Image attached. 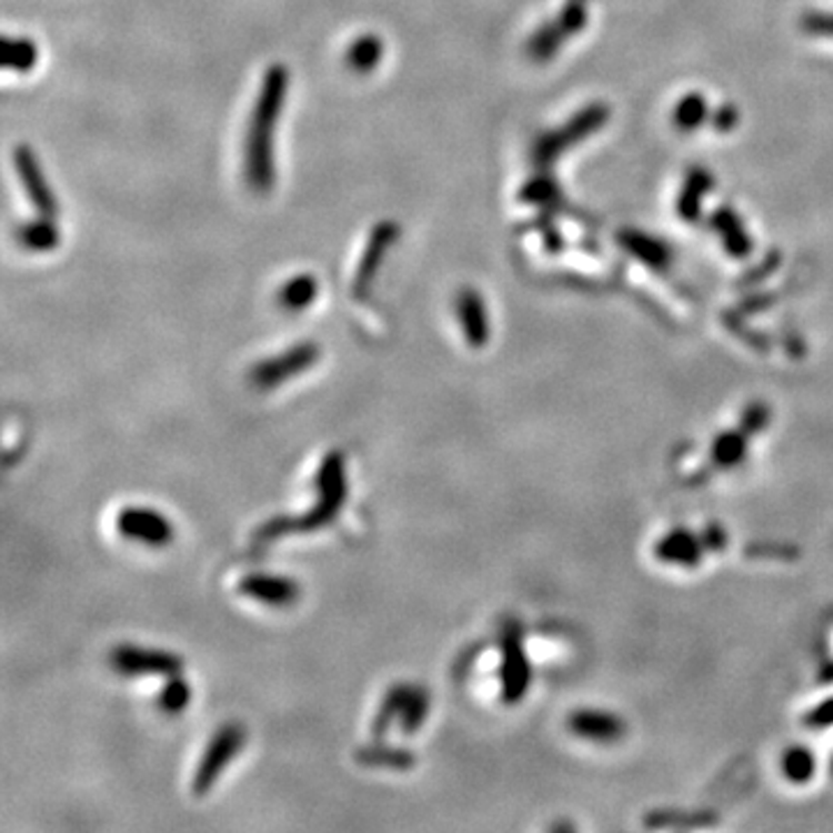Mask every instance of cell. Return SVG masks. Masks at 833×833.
<instances>
[{
  "instance_id": "cell-8",
  "label": "cell",
  "mask_w": 833,
  "mask_h": 833,
  "mask_svg": "<svg viewBox=\"0 0 833 833\" xmlns=\"http://www.w3.org/2000/svg\"><path fill=\"white\" fill-rule=\"evenodd\" d=\"M401 230L394 220H382L380 225L373 228L371 237H369V243L364 248V253H361V260H359V267L354 271V281H352V294L357 299H367V294L371 292L373 288V281L375 275L384 262V255L387 250L392 248L399 239Z\"/></svg>"
},
{
  "instance_id": "cell-31",
  "label": "cell",
  "mask_w": 833,
  "mask_h": 833,
  "mask_svg": "<svg viewBox=\"0 0 833 833\" xmlns=\"http://www.w3.org/2000/svg\"><path fill=\"white\" fill-rule=\"evenodd\" d=\"M747 555H762V559H799V551L792 549V546H766V544H757V546H750L747 549Z\"/></svg>"
},
{
  "instance_id": "cell-16",
  "label": "cell",
  "mask_w": 833,
  "mask_h": 833,
  "mask_svg": "<svg viewBox=\"0 0 833 833\" xmlns=\"http://www.w3.org/2000/svg\"><path fill=\"white\" fill-rule=\"evenodd\" d=\"M747 440L750 435H745L741 429H732V431H722L713 444H711V461L715 468H722V470H730V468H736L743 463L745 454H747Z\"/></svg>"
},
{
  "instance_id": "cell-21",
  "label": "cell",
  "mask_w": 833,
  "mask_h": 833,
  "mask_svg": "<svg viewBox=\"0 0 833 833\" xmlns=\"http://www.w3.org/2000/svg\"><path fill=\"white\" fill-rule=\"evenodd\" d=\"M408 692H410V685L408 683H397L392 690H389L384 694V700L373 717V725H371V732L375 739H382L387 734V730L392 727V722L397 717H401V711H403V704L408 700Z\"/></svg>"
},
{
  "instance_id": "cell-27",
  "label": "cell",
  "mask_w": 833,
  "mask_h": 833,
  "mask_svg": "<svg viewBox=\"0 0 833 833\" xmlns=\"http://www.w3.org/2000/svg\"><path fill=\"white\" fill-rule=\"evenodd\" d=\"M717 220H720L717 222L720 230H725V234H727V245H730L732 253H741V255L747 253V239H745L741 225L736 222V218L725 211V213L717 215Z\"/></svg>"
},
{
  "instance_id": "cell-11",
  "label": "cell",
  "mask_w": 833,
  "mask_h": 833,
  "mask_svg": "<svg viewBox=\"0 0 833 833\" xmlns=\"http://www.w3.org/2000/svg\"><path fill=\"white\" fill-rule=\"evenodd\" d=\"M568 730L581 739H589L595 743H616L628 732L621 715L598 709H581L570 713Z\"/></svg>"
},
{
  "instance_id": "cell-3",
  "label": "cell",
  "mask_w": 833,
  "mask_h": 833,
  "mask_svg": "<svg viewBox=\"0 0 833 833\" xmlns=\"http://www.w3.org/2000/svg\"><path fill=\"white\" fill-rule=\"evenodd\" d=\"M533 670L525 655L519 625L510 623L500 639V697L505 704H519L531 690Z\"/></svg>"
},
{
  "instance_id": "cell-32",
  "label": "cell",
  "mask_w": 833,
  "mask_h": 833,
  "mask_svg": "<svg viewBox=\"0 0 833 833\" xmlns=\"http://www.w3.org/2000/svg\"><path fill=\"white\" fill-rule=\"evenodd\" d=\"M805 28L813 33H824L833 36V14H815L805 19Z\"/></svg>"
},
{
  "instance_id": "cell-20",
  "label": "cell",
  "mask_w": 833,
  "mask_h": 833,
  "mask_svg": "<svg viewBox=\"0 0 833 833\" xmlns=\"http://www.w3.org/2000/svg\"><path fill=\"white\" fill-rule=\"evenodd\" d=\"M817 769V760L811 747L805 745H792L785 750L783 755V773L790 783L794 785H805L813 781Z\"/></svg>"
},
{
  "instance_id": "cell-13",
  "label": "cell",
  "mask_w": 833,
  "mask_h": 833,
  "mask_svg": "<svg viewBox=\"0 0 833 833\" xmlns=\"http://www.w3.org/2000/svg\"><path fill=\"white\" fill-rule=\"evenodd\" d=\"M704 544L702 538L685 531V528H676V531L666 533L655 544V559L666 565H681V568H697L704 559Z\"/></svg>"
},
{
  "instance_id": "cell-12",
  "label": "cell",
  "mask_w": 833,
  "mask_h": 833,
  "mask_svg": "<svg viewBox=\"0 0 833 833\" xmlns=\"http://www.w3.org/2000/svg\"><path fill=\"white\" fill-rule=\"evenodd\" d=\"M456 318L463 329V339L470 348H484L491 339L489 311L482 294L472 288H465L456 297Z\"/></svg>"
},
{
  "instance_id": "cell-28",
  "label": "cell",
  "mask_w": 833,
  "mask_h": 833,
  "mask_svg": "<svg viewBox=\"0 0 833 833\" xmlns=\"http://www.w3.org/2000/svg\"><path fill=\"white\" fill-rule=\"evenodd\" d=\"M833 725V697L820 702L809 713L803 715V727L805 730H826Z\"/></svg>"
},
{
  "instance_id": "cell-22",
  "label": "cell",
  "mask_w": 833,
  "mask_h": 833,
  "mask_svg": "<svg viewBox=\"0 0 833 833\" xmlns=\"http://www.w3.org/2000/svg\"><path fill=\"white\" fill-rule=\"evenodd\" d=\"M429 692L420 685H410V692H408V700L403 704V711H401V730L403 734H414L416 730H420L424 725V720L429 715Z\"/></svg>"
},
{
  "instance_id": "cell-14",
  "label": "cell",
  "mask_w": 833,
  "mask_h": 833,
  "mask_svg": "<svg viewBox=\"0 0 833 833\" xmlns=\"http://www.w3.org/2000/svg\"><path fill=\"white\" fill-rule=\"evenodd\" d=\"M17 241L31 253H49L61 241V230L53 218L38 215V220H26L17 228Z\"/></svg>"
},
{
  "instance_id": "cell-18",
  "label": "cell",
  "mask_w": 833,
  "mask_h": 833,
  "mask_svg": "<svg viewBox=\"0 0 833 833\" xmlns=\"http://www.w3.org/2000/svg\"><path fill=\"white\" fill-rule=\"evenodd\" d=\"M382 53H384V44L378 36H361L357 38L348 51H345V63L350 70L364 74V72H371L378 68V63L382 61Z\"/></svg>"
},
{
  "instance_id": "cell-19",
  "label": "cell",
  "mask_w": 833,
  "mask_h": 833,
  "mask_svg": "<svg viewBox=\"0 0 833 833\" xmlns=\"http://www.w3.org/2000/svg\"><path fill=\"white\" fill-rule=\"evenodd\" d=\"M40 49L31 38H6L3 44V68L10 72L26 74L38 66Z\"/></svg>"
},
{
  "instance_id": "cell-17",
  "label": "cell",
  "mask_w": 833,
  "mask_h": 833,
  "mask_svg": "<svg viewBox=\"0 0 833 833\" xmlns=\"http://www.w3.org/2000/svg\"><path fill=\"white\" fill-rule=\"evenodd\" d=\"M318 290H320L318 278H313L311 273H299V275H292L290 281L278 290V303H281V309L290 313H299L303 309H309V305L315 301Z\"/></svg>"
},
{
  "instance_id": "cell-33",
  "label": "cell",
  "mask_w": 833,
  "mask_h": 833,
  "mask_svg": "<svg viewBox=\"0 0 833 833\" xmlns=\"http://www.w3.org/2000/svg\"><path fill=\"white\" fill-rule=\"evenodd\" d=\"M831 775H833V760H831Z\"/></svg>"
},
{
  "instance_id": "cell-15",
  "label": "cell",
  "mask_w": 833,
  "mask_h": 833,
  "mask_svg": "<svg viewBox=\"0 0 833 833\" xmlns=\"http://www.w3.org/2000/svg\"><path fill=\"white\" fill-rule=\"evenodd\" d=\"M354 760L361 766H373V769H392V771H408L416 764L414 753L403 747H389V745H367L359 747Z\"/></svg>"
},
{
  "instance_id": "cell-4",
  "label": "cell",
  "mask_w": 833,
  "mask_h": 833,
  "mask_svg": "<svg viewBox=\"0 0 833 833\" xmlns=\"http://www.w3.org/2000/svg\"><path fill=\"white\" fill-rule=\"evenodd\" d=\"M245 745V730L239 722H228L222 725L209 747L204 750V755L198 764V771H194L192 777V792L198 796H204L211 792V787L218 783L220 773L230 766V762L237 757L239 750Z\"/></svg>"
},
{
  "instance_id": "cell-7",
  "label": "cell",
  "mask_w": 833,
  "mask_h": 833,
  "mask_svg": "<svg viewBox=\"0 0 833 833\" xmlns=\"http://www.w3.org/2000/svg\"><path fill=\"white\" fill-rule=\"evenodd\" d=\"M117 531L126 540L153 549L172 544L174 540L172 521L151 508H123L117 516Z\"/></svg>"
},
{
  "instance_id": "cell-10",
  "label": "cell",
  "mask_w": 833,
  "mask_h": 833,
  "mask_svg": "<svg viewBox=\"0 0 833 833\" xmlns=\"http://www.w3.org/2000/svg\"><path fill=\"white\" fill-rule=\"evenodd\" d=\"M239 593L243 598L262 602L267 606L283 609V606H292L299 600L301 586L288 576H271V574L253 572L239 581Z\"/></svg>"
},
{
  "instance_id": "cell-23",
  "label": "cell",
  "mask_w": 833,
  "mask_h": 833,
  "mask_svg": "<svg viewBox=\"0 0 833 833\" xmlns=\"http://www.w3.org/2000/svg\"><path fill=\"white\" fill-rule=\"evenodd\" d=\"M188 704H190V685H188V681H183L179 674L167 676V683L162 685V690L158 694L160 711L170 713V715H177V713L185 711Z\"/></svg>"
},
{
  "instance_id": "cell-2",
  "label": "cell",
  "mask_w": 833,
  "mask_h": 833,
  "mask_svg": "<svg viewBox=\"0 0 833 833\" xmlns=\"http://www.w3.org/2000/svg\"><path fill=\"white\" fill-rule=\"evenodd\" d=\"M318 503L301 516H275L262 523L255 533V544H269L288 533H313L339 516L348 498L345 459L341 452H329L318 470Z\"/></svg>"
},
{
  "instance_id": "cell-5",
  "label": "cell",
  "mask_w": 833,
  "mask_h": 833,
  "mask_svg": "<svg viewBox=\"0 0 833 833\" xmlns=\"http://www.w3.org/2000/svg\"><path fill=\"white\" fill-rule=\"evenodd\" d=\"M318 361H320V345L303 341V343L292 345L283 354H275V357L260 361V364L250 369L248 378H250V384L258 389H273L278 384H283L305 373L311 367H315Z\"/></svg>"
},
{
  "instance_id": "cell-29",
  "label": "cell",
  "mask_w": 833,
  "mask_h": 833,
  "mask_svg": "<svg viewBox=\"0 0 833 833\" xmlns=\"http://www.w3.org/2000/svg\"><path fill=\"white\" fill-rule=\"evenodd\" d=\"M628 248H632L634 250V253L639 255V258H642L644 262H649V264H653V267H660L664 260V248L660 245V243H655V241H646V239H632L630 243H628Z\"/></svg>"
},
{
  "instance_id": "cell-25",
  "label": "cell",
  "mask_w": 833,
  "mask_h": 833,
  "mask_svg": "<svg viewBox=\"0 0 833 833\" xmlns=\"http://www.w3.org/2000/svg\"><path fill=\"white\" fill-rule=\"evenodd\" d=\"M771 422V408L764 401H753L743 412H741V422L739 429L745 435H760L766 431Z\"/></svg>"
},
{
  "instance_id": "cell-6",
  "label": "cell",
  "mask_w": 833,
  "mask_h": 833,
  "mask_svg": "<svg viewBox=\"0 0 833 833\" xmlns=\"http://www.w3.org/2000/svg\"><path fill=\"white\" fill-rule=\"evenodd\" d=\"M111 670L121 676H174L183 670L179 655L121 644L109 655Z\"/></svg>"
},
{
  "instance_id": "cell-1",
  "label": "cell",
  "mask_w": 833,
  "mask_h": 833,
  "mask_svg": "<svg viewBox=\"0 0 833 833\" xmlns=\"http://www.w3.org/2000/svg\"><path fill=\"white\" fill-rule=\"evenodd\" d=\"M290 72L285 66L275 63L264 72L262 87L253 107V117L248 123L245 137V160L243 174L250 185L260 194H267L275 183V167H273V130L281 121L283 107L288 100Z\"/></svg>"
},
{
  "instance_id": "cell-24",
  "label": "cell",
  "mask_w": 833,
  "mask_h": 833,
  "mask_svg": "<svg viewBox=\"0 0 833 833\" xmlns=\"http://www.w3.org/2000/svg\"><path fill=\"white\" fill-rule=\"evenodd\" d=\"M711 188V179L706 172H692L690 179H688V185L683 188V194H681V213L692 218L694 215V209H697L700 204V198H704V194L709 192Z\"/></svg>"
},
{
  "instance_id": "cell-26",
  "label": "cell",
  "mask_w": 833,
  "mask_h": 833,
  "mask_svg": "<svg viewBox=\"0 0 833 833\" xmlns=\"http://www.w3.org/2000/svg\"><path fill=\"white\" fill-rule=\"evenodd\" d=\"M704 111H706V102L700 96H690L676 109V123L681 128H694L704 119Z\"/></svg>"
},
{
  "instance_id": "cell-30",
  "label": "cell",
  "mask_w": 833,
  "mask_h": 833,
  "mask_svg": "<svg viewBox=\"0 0 833 833\" xmlns=\"http://www.w3.org/2000/svg\"><path fill=\"white\" fill-rule=\"evenodd\" d=\"M700 538H702L704 549L711 551V553H717L722 549H727V542H730L727 540V531L720 523H709Z\"/></svg>"
},
{
  "instance_id": "cell-9",
  "label": "cell",
  "mask_w": 833,
  "mask_h": 833,
  "mask_svg": "<svg viewBox=\"0 0 833 833\" xmlns=\"http://www.w3.org/2000/svg\"><path fill=\"white\" fill-rule=\"evenodd\" d=\"M14 167H17V174L23 183L28 200H31L38 215H44V218L59 215V200L53 198L49 181H47L42 167H40V160L31 151V147L21 144V147L14 149Z\"/></svg>"
}]
</instances>
